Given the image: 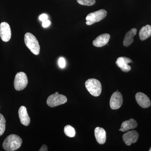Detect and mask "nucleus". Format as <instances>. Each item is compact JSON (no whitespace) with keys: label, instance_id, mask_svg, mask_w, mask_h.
<instances>
[{"label":"nucleus","instance_id":"obj_1","mask_svg":"<svg viewBox=\"0 0 151 151\" xmlns=\"http://www.w3.org/2000/svg\"><path fill=\"white\" fill-rule=\"evenodd\" d=\"M22 140L20 137L15 134L9 135L3 144L4 149L7 151L16 150L20 147Z\"/></svg>","mask_w":151,"mask_h":151},{"label":"nucleus","instance_id":"obj_2","mask_svg":"<svg viewBox=\"0 0 151 151\" xmlns=\"http://www.w3.org/2000/svg\"><path fill=\"white\" fill-rule=\"evenodd\" d=\"M24 40L27 47L31 52L35 55H38L40 52V46L36 38L31 33L25 34Z\"/></svg>","mask_w":151,"mask_h":151},{"label":"nucleus","instance_id":"obj_3","mask_svg":"<svg viewBox=\"0 0 151 151\" xmlns=\"http://www.w3.org/2000/svg\"><path fill=\"white\" fill-rule=\"evenodd\" d=\"M85 86L91 95L94 97L100 96L102 92V85L99 80L95 78H90L85 82Z\"/></svg>","mask_w":151,"mask_h":151},{"label":"nucleus","instance_id":"obj_4","mask_svg":"<svg viewBox=\"0 0 151 151\" xmlns=\"http://www.w3.org/2000/svg\"><path fill=\"white\" fill-rule=\"evenodd\" d=\"M107 12L104 9H100L87 15L86 18V24L87 25H91L96 22L103 20L106 17Z\"/></svg>","mask_w":151,"mask_h":151},{"label":"nucleus","instance_id":"obj_5","mask_svg":"<svg viewBox=\"0 0 151 151\" xmlns=\"http://www.w3.org/2000/svg\"><path fill=\"white\" fill-rule=\"evenodd\" d=\"M27 76L24 72L17 73L14 81V86L17 91H21L26 87L28 84Z\"/></svg>","mask_w":151,"mask_h":151},{"label":"nucleus","instance_id":"obj_6","mask_svg":"<svg viewBox=\"0 0 151 151\" xmlns=\"http://www.w3.org/2000/svg\"><path fill=\"white\" fill-rule=\"evenodd\" d=\"M67 101L65 95L59 94H51L47 98V104L50 107H55L65 104Z\"/></svg>","mask_w":151,"mask_h":151},{"label":"nucleus","instance_id":"obj_7","mask_svg":"<svg viewBox=\"0 0 151 151\" xmlns=\"http://www.w3.org/2000/svg\"><path fill=\"white\" fill-rule=\"evenodd\" d=\"M123 98L122 94L119 91L114 92L110 99V107L113 110H117L121 108L123 104Z\"/></svg>","mask_w":151,"mask_h":151},{"label":"nucleus","instance_id":"obj_8","mask_svg":"<svg viewBox=\"0 0 151 151\" xmlns=\"http://www.w3.org/2000/svg\"><path fill=\"white\" fill-rule=\"evenodd\" d=\"M12 36L10 26L6 22H3L0 24V37L5 42H8Z\"/></svg>","mask_w":151,"mask_h":151},{"label":"nucleus","instance_id":"obj_9","mask_svg":"<svg viewBox=\"0 0 151 151\" xmlns=\"http://www.w3.org/2000/svg\"><path fill=\"white\" fill-rule=\"evenodd\" d=\"M139 137V133L135 130H132L124 134L123 139L127 145L130 146L137 141Z\"/></svg>","mask_w":151,"mask_h":151},{"label":"nucleus","instance_id":"obj_10","mask_svg":"<svg viewBox=\"0 0 151 151\" xmlns=\"http://www.w3.org/2000/svg\"><path fill=\"white\" fill-rule=\"evenodd\" d=\"M132 62V60L129 58L120 57L117 59L116 63L123 72H128L131 69V66L128 65V64Z\"/></svg>","mask_w":151,"mask_h":151},{"label":"nucleus","instance_id":"obj_11","mask_svg":"<svg viewBox=\"0 0 151 151\" xmlns=\"http://www.w3.org/2000/svg\"><path fill=\"white\" fill-rule=\"evenodd\" d=\"M136 101L140 107L144 108H149L150 106V100L147 96L142 92H138L135 96Z\"/></svg>","mask_w":151,"mask_h":151},{"label":"nucleus","instance_id":"obj_12","mask_svg":"<svg viewBox=\"0 0 151 151\" xmlns=\"http://www.w3.org/2000/svg\"><path fill=\"white\" fill-rule=\"evenodd\" d=\"M110 35L108 34H103L97 37L93 41V45L96 47H100L105 46L108 43Z\"/></svg>","mask_w":151,"mask_h":151},{"label":"nucleus","instance_id":"obj_13","mask_svg":"<svg viewBox=\"0 0 151 151\" xmlns=\"http://www.w3.org/2000/svg\"><path fill=\"white\" fill-rule=\"evenodd\" d=\"M19 115L22 124L25 126H28L30 122V119L25 106H22L19 108Z\"/></svg>","mask_w":151,"mask_h":151},{"label":"nucleus","instance_id":"obj_14","mask_svg":"<svg viewBox=\"0 0 151 151\" xmlns=\"http://www.w3.org/2000/svg\"><path fill=\"white\" fill-rule=\"evenodd\" d=\"M94 135L97 142L100 145L105 144L106 140V132L103 128L97 127L94 130Z\"/></svg>","mask_w":151,"mask_h":151},{"label":"nucleus","instance_id":"obj_15","mask_svg":"<svg viewBox=\"0 0 151 151\" xmlns=\"http://www.w3.org/2000/svg\"><path fill=\"white\" fill-rule=\"evenodd\" d=\"M137 121L134 119H131L122 123L119 131L122 132H127L130 129H135L137 127Z\"/></svg>","mask_w":151,"mask_h":151},{"label":"nucleus","instance_id":"obj_16","mask_svg":"<svg viewBox=\"0 0 151 151\" xmlns=\"http://www.w3.org/2000/svg\"><path fill=\"white\" fill-rule=\"evenodd\" d=\"M137 32V29L136 28H133L127 33L123 42V45L124 46L128 47L133 43L134 42V37L136 35Z\"/></svg>","mask_w":151,"mask_h":151},{"label":"nucleus","instance_id":"obj_17","mask_svg":"<svg viewBox=\"0 0 151 151\" xmlns=\"http://www.w3.org/2000/svg\"><path fill=\"white\" fill-rule=\"evenodd\" d=\"M151 36V26L147 25L141 28L139 32L140 39L144 41L150 37Z\"/></svg>","mask_w":151,"mask_h":151},{"label":"nucleus","instance_id":"obj_18","mask_svg":"<svg viewBox=\"0 0 151 151\" xmlns=\"http://www.w3.org/2000/svg\"><path fill=\"white\" fill-rule=\"evenodd\" d=\"M64 132L65 135L69 137H73L76 134L75 129L70 125L65 126L64 128Z\"/></svg>","mask_w":151,"mask_h":151},{"label":"nucleus","instance_id":"obj_19","mask_svg":"<svg viewBox=\"0 0 151 151\" xmlns=\"http://www.w3.org/2000/svg\"><path fill=\"white\" fill-rule=\"evenodd\" d=\"M6 119L2 114L0 113V136L4 134L6 129Z\"/></svg>","mask_w":151,"mask_h":151},{"label":"nucleus","instance_id":"obj_20","mask_svg":"<svg viewBox=\"0 0 151 151\" xmlns=\"http://www.w3.org/2000/svg\"><path fill=\"white\" fill-rule=\"evenodd\" d=\"M77 2L81 5L91 6L95 4V0H77Z\"/></svg>","mask_w":151,"mask_h":151},{"label":"nucleus","instance_id":"obj_21","mask_svg":"<svg viewBox=\"0 0 151 151\" xmlns=\"http://www.w3.org/2000/svg\"><path fill=\"white\" fill-rule=\"evenodd\" d=\"M58 65L61 68H64L65 67V61L63 58L61 57L58 60Z\"/></svg>","mask_w":151,"mask_h":151},{"label":"nucleus","instance_id":"obj_22","mask_svg":"<svg viewBox=\"0 0 151 151\" xmlns=\"http://www.w3.org/2000/svg\"><path fill=\"white\" fill-rule=\"evenodd\" d=\"M47 19H48V16L46 14H42L39 17V19L42 22L46 20Z\"/></svg>","mask_w":151,"mask_h":151},{"label":"nucleus","instance_id":"obj_23","mask_svg":"<svg viewBox=\"0 0 151 151\" xmlns=\"http://www.w3.org/2000/svg\"><path fill=\"white\" fill-rule=\"evenodd\" d=\"M50 24V22L49 20L47 19L46 20L42 22V27L44 28H46L49 26Z\"/></svg>","mask_w":151,"mask_h":151},{"label":"nucleus","instance_id":"obj_24","mask_svg":"<svg viewBox=\"0 0 151 151\" xmlns=\"http://www.w3.org/2000/svg\"><path fill=\"white\" fill-rule=\"evenodd\" d=\"M40 151H48L47 150V146L46 145H43L42 146L41 148L39 150Z\"/></svg>","mask_w":151,"mask_h":151},{"label":"nucleus","instance_id":"obj_25","mask_svg":"<svg viewBox=\"0 0 151 151\" xmlns=\"http://www.w3.org/2000/svg\"><path fill=\"white\" fill-rule=\"evenodd\" d=\"M149 151H151V147H150V150H149Z\"/></svg>","mask_w":151,"mask_h":151},{"label":"nucleus","instance_id":"obj_26","mask_svg":"<svg viewBox=\"0 0 151 151\" xmlns=\"http://www.w3.org/2000/svg\"><path fill=\"white\" fill-rule=\"evenodd\" d=\"M55 94H58V92H55Z\"/></svg>","mask_w":151,"mask_h":151}]
</instances>
